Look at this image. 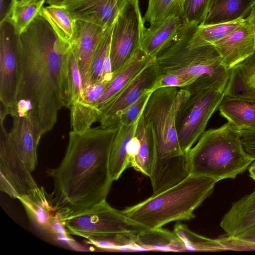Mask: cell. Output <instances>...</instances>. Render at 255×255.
<instances>
[{"label": "cell", "instance_id": "obj_1", "mask_svg": "<svg viewBox=\"0 0 255 255\" xmlns=\"http://www.w3.org/2000/svg\"><path fill=\"white\" fill-rule=\"evenodd\" d=\"M17 40L21 72L15 116L29 114L42 137L55 125L59 110L71 105L68 80L71 45L40 13L18 34Z\"/></svg>", "mask_w": 255, "mask_h": 255}, {"label": "cell", "instance_id": "obj_2", "mask_svg": "<svg viewBox=\"0 0 255 255\" xmlns=\"http://www.w3.org/2000/svg\"><path fill=\"white\" fill-rule=\"evenodd\" d=\"M118 126L69 132L64 156L52 172V203L59 221L106 200L113 182L109 158Z\"/></svg>", "mask_w": 255, "mask_h": 255}, {"label": "cell", "instance_id": "obj_3", "mask_svg": "<svg viewBox=\"0 0 255 255\" xmlns=\"http://www.w3.org/2000/svg\"><path fill=\"white\" fill-rule=\"evenodd\" d=\"M187 94L184 87L179 90L177 87L157 89L151 93L142 113L156 137L149 177L155 193L166 190L190 174L187 154L180 146L176 127L179 108Z\"/></svg>", "mask_w": 255, "mask_h": 255}, {"label": "cell", "instance_id": "obj_4", "mask_svg": "<svg viewBox=\"0 0 255 255\" xmlns=\"http://www.w3.org/2000/svg\"><path fill=\"white\" fill-rule=\"evenodd\" d=\"M217 183L211 178L190 174L178 183L123 212L148 229L171 222L190 220L195 217L194 211L212 194Z\"/></svg>", "mask_w": 255, "mask_h": 255}, {"label": "cell", "instance_id": "obj_5", "mask_svg": "<svg viewBox=\"0 0 255 255\" xmlns=\"http://www.w3.org/2000/svg\"><path fill=\"white\" fill-rule=\"evenodd\" d=\"M190 174L217 182L235 179L255 160L244 149L239 131L229 122L205 130L187 153Z\"/></svg>", "mask_w": 255, "mask_h": 255}, {"label": "cell", "instance_id": "obj_6", "mask_svg": "<svg viewBox=\"0 0 255 255\" xmlns=\"http://www.w3.org/2000/svg\"><path fill=\"white\" fill-rule=\"evenodd\" d=\"M60 222L68 232L113 251H135L137 235L146 229L106 200L70 215Z\"/></svg>", "mask_w": 255, "mask_h": 255}, {"label": "cell", "instance_id": "obj_7", "mask_svg": "<svg viewBox=\"0 0 255 255\" xmlns=\"http://www.w3.org/2000/svg\"><path fill=\"white\" fill-rule=\"evenodd\" d=\"M231 70L219 77H200L184 87L188 94L179 108L176 127L180 146L185 154L205 131L226 96Z\"/></svg>", "mask_w": 255, "mask_h": 255}, {"label": "cell", "instance_id": "obj_8", "mask_svg": "<svg viewBox=\"0 0 255 255\" xmlns=\"http://www.w3.org/2000/svg\"><path fill=\"white\" fill-rule=\"evenodd\" d=\"M199 25L183 21L176 39L154 60L160 73L177 75L195 81L204 76L219 77L228 69L213 44L194 38Z\"/></svg>", "mask_w": 255, "mask_h": 255}, {"label": "cell", "instance_id": "obj_9", "mask_svg": "<svg viewBox=\"0 0 255 255\" xmlns=\"http://www.w3.org/2000/svg\"><path fill=\"white\" fill-rule=\"evenodd\" d=\"M144 21L139 0H127L114 22L110 45L112 72L119 70L139 49Z\"/></svg>", "mask_w": 255, "mask_h": 255}, {"label": "cell", "instance_id": "obj_10", "mask_svg": "<svg viewBox=\"0 0 255 255\" xmlns=\"http://www.w3.org/2000/svg\"><path fill=\"white\" fill-rule=\"evenodd\" d=\"M18 34L9 19L0 23V102L7 115L14 117L21 64Z\"/></svg>", "mask_w": 255, "mask_h": 255}, {"label": "cell", "instance_id": "obj_11", "mask_svg": "<svg viewBox=\"0 0 255 255\" xmlns=\"http://www.w3.org/2000/svg\"><path fill=\"white\" fill-rule=\"evenodd\" d=\"M3 124L0 121V189L11 198L17 199L32 193L39 187L12 146Z\"/></svg>", "mask_w": 255, "mask_h": 255}, {"label": "cell", "instance_id": "obj_12", "mask_svg": "<svg viewBox=\"0 0 255 255\" xmlns=\"http://www.w3.org/2000/svg\"><path fill=\"white\" fill-rule=\"evenodd\" d=\"M159 72L154 61L98 109V121L103 128L116 127L122 113L146 91H151ZM152 92V91H151Z\"/></svg>", "mask_w": 255, "mask_h": 255}, {"label": "cell", "instance_id": "obj_13", "mask_svg": "<svg viewBox=\"0 0 255 255\" xmlns=\"http://www.w3.org/2000/svg\"><path fill=\"white\" fill-rule=\"evenodd\" d=\"M107 28L92 22L76 20L75 33L71 47L77 59L83 90L89 86L93 61Z\"/></svg>", "mask_w": 255, "mask_h": 255}, {"label": "cell", "instance_id": "obj_14", "mask_svg": "<svg viewBox=\"0 0 255 255\" xmlns=\"http://www.w3.org/2000/svg\"><path fill=\"white\" fill-rule=\"evenodd\" d=\"M127 0H67L64 6L76 19L112 26Z\"/></svg>", "mask_w": 255, "mask_h": 255}, {"label": "cell", "instance_id": "obj_15", "mask_svg": "<svg viewBox=\"0 0 255 255\" xmlns=\"http://www.w3.org/2000/svg\"><path fill=\"white\" fill-rule=\"evenodd\" d=\"M213 45L224 65L228 69H231L254 53L255 33L252 25L246 19L242 25Z\"/></svg>", "mask_w": 255, "mask_h": 255}, {"label": "cell", "instance_id": "obj_16", "mask_svg": "<svg viewBox=\"0 0 255 255\" xmlns=\"http://www.w3.org/2000/svg\"><path fill=\"white\" fill-rule=\"evenodd\" d=\"M156 137L151 125L142 114L128 147L129 167L150 177L154 162Z\"/></svg>", "mask_w": 255, "mask_h": 255}, {"label": "cell", "instance_id": "obj_17", "mask_svg": "<svg viewBox=\"0 0 255 255\" xmlns=\"http://www.w3.org/2000/svg\"><path fill=\"white\" fill-rule=\"evenodd\" d=\"M41 137L29 114L14 117L8 138L16 153L31 172L37 164V150Z\"/></svg>", "mask_w": 255, "mask_h": 255}, {"label": "cell", "instance_id": "obj_18", "mask_svg": "<svg viewBox=\"0 0 255 255\" xmlns=\"http://www.w3.org/2000/svg\"><path fill=\"white\" fill-rule=\"evenodd\" d=\"M183 25L181 18L169 16L153 26L143 27L140 48L155 58L178 37Z\"/></svg>", "mask_w": 255, "mask_h": 255}, {"label": "cell", "instance_id": "obj_19", "mask_svg": "<svg viewBox=\"0 0 255 255\" xmlns=\"http://www.w3.org/2000/svg\"><path fill=\"white\" fill-rule=\"evenodd\" d=\"M154 60V58L147 55L140 48L138 49L119 70L113 73V79L94 103V108L98 112L100 107L124 88L146 67L152 63Z\"/></svg>", "mask_w": 255, "mask_h": 255}, {"label": "cell", "instance_id": "obj_20", "mask_svg": "<svg viewBox=\"0 0 255 255\" xmlns=\"http://www.w3.org/2000/svg\"><path fill=\"white\" fill-rule=\"evenodd\" d=\"M255 225V190L237 201L220 223L227 236L235 237Z\"/></svg>", "mask_w": 255, "mask_h": 255}, {"label": "cell", "instance_id": "obj_21", "mask_svg": "<svg viewBox=\"0 0 255 255\" xmlns=\"http://www.w3.org/2000/svg\"><path fill=\"white\" fill-rule=\"evenodd\" d=\"M17 199L23 205L28 218L37 229L44 232L50 231L56 216H52L55 212L54 208L42 188Z\"/></svg>", "mask_w": 255, "mask_h": 255}, {"label": "cell", "instance_id": "obj_22", "mask_svg": "<svg viewBox=\"0 0 255 255\" xmlns=\"http://www.w3.org/2000/svg\"><path fill=\"white\" fill-rule=\"evenodd\" d=\"M141 115L131 125L119 124L117 127L109 158L110 173L113 181L118 180L124 171L129 167L128 145L135 133Z\"/></svg>", "mask_w": 255, "mask_h": 255}, {"label": "cell", "instance_id": "obj_23", "mask_svg": "<svg viewBox=\"0 0 255 255\" xmlns=\"http://www.w3.org/2000/svg\"><path fill=\"white\" fill-rule=\"evenodd\" d=\"M136 251L186 252L183 242L174 232L162 227L140 232L134 242Z\"/></svg>", "mask_w": 255, "mask_h": 255}, {"label": "cell", "instance_id": "obj_24", "mask_svg": "<svg viewBox=\"0 0 255 255\" xmlns=\"http://www.w3.org/2000/svg\"><path fill=\"white\" fill-rule=\"evenodd\" d=\"M218 110L239 131L255 128V101L225 96Z\"/></svg>", "mask_w": 255, "mask_h": 255}, {"label": "cell", "instance_id": "obj_25", "mask_svg": "<svg viewBox=\"0 0 255 255\" xmlns=\"http://www.w3.org/2000/svg\"><path fill=\"white\" fill-rule=\"evenodd\" d=\"M255 0H216L202 25H208L244 18L250 13Z\"/></svg>", "mask_w": 255, "mask_h": 255}, {"label": "cell", "instance_id": "obj_26", "mask_svg": "<svg viewBox=\"0 0 255 255\" xmlns=\"http://www.w3.org/2000/svg\"><path fill=\"white\" fill-rule=\"evenodd\" d=\"M40 13L50 23L58 36L71 45L74 38L76 20L64 6L48 5L43 6Z\"/></svg>", "mask_w": 255, "mask_h": 255}, {"label": "cell", "instance_id": "obj_27", "mask_svg": "<svg viewBox=\"0 0 255 255\" xmlns=\"http://www.w3.org/2000/svg\"><path fill=\"white\" fill-rule=\"evenodd\" d=\"M185 0H148L144 22L153 26L169 16L182 18Z\"/></svg>", "mask_w": 255, "mask_h": 255}, {"label": "cell", "instance_id": "obj_28", "mask_svg": "<svg viewBox=\"0 0 255 255\" xmlns=\"http://www.w3.org/2000/svg\"><path fill=\"white\" fill-rule=\"evenodd\" d=\"M173 232L183 242L187 251H226L218 239H211L198 235L191 231L186 225L176 224Z\"/></svg>", "mask_w": 255, "mask_h": 255}, {"label": "cell", "instance_id": "obj_29", "mask_svg": "<svg viewBox=\"0 0 255 255\" xmlns=\"http://www.w3.org/2000/svg\"><path fill=\"white\" fill-rule=\"evenodd\" d=\"M246 18L208 25H198L195 39L202 43L213 44L224 38L246 22Z\"/></svg>", "mask_w": 255, "mask_h": 255}, {"label": "cell", "instance_id": "obj_30", "mask_svg": "<svg viewBox=\"0 0 255 255\" xmlns=\"http://www.w3.org/2000/svg\"><path fill=\"white\" fill-rule=\"evenodd\" d=\"M45 3V1H42L21 3L15 0L9 20L17 34L23 31L33 20L40 13Z\"/></svg>", "mask_w": 255, "mask_h": 255}, {"label": "cell", "instance_id": "obj_31", "mask_svg": "<svg viewBox=\"0 0 255 255\" xmlns=\"http://www.w3.org/2000/svg\"><path fill=\"white\" fill-rule=\"evenodd\" d=\"M113 25L106 29L97 49L91 68L89 85L103 81L105 62L110 54Z\"/></svg>", "mask_w": 255, "mask_h": 255}, {"label": "cell", "instance_id": "obj_32", "mask_svg": "<svg viewBox=\"0 0 255 255\" xmlns=\"http://www.w3.org/2000/svg\"><path fill=\"white\" fill-rule=\"evenodd\" d=\"M226 96L255 101V87L246 84L236 66L232 68Z\"/></svg>", "mask_w": 255, "mask_h": 255}, {"label": "cell", "instance_id": "obj_33", "mask_svg": "<svg viewBox=\"0 0 255 255\" xmlns=\"http://www.w3.org/2000/svg\"><path fill=\"white\" fill-rule=\"evenodd\" d=\"M225 250H255V225L235 237L218 239Z\"/></svg>", "mask_w": 255, "mask_h": 255}, {"label": "cell", "instance_id": "obj_34", "mask_svg": "<svg viewBox=\"0 0 255 255\" xmlns=\"http://www.w3.org/2000/svg\"><path fill=\"white\" fill-rule=\"evenodd\" d=\"M68 80L72 105L82 99L83 88L77 59L71 47L68 60Z\"/></svg>", "mask_w": 255, "mask_h": 255}, {"label": "cell", "instance_id": "obj_35", "mask_svg": "<svg viewBox=\"0 0 255 255\" xmlns=\"http://www.w3.org/2000/svg\"><path fill=\"white\" fill-rule=\"evenodd\" d=\"M210 0H185L182 16L183 21L202 25L207 15Z\"/></svg>", "mask_w": 255, "mask_h": 255}, {"label": "cell", "instance_id": "obj_36", "mask_svg": "<svg viewBox=\"0 0 255 255\" xmlns=\"http://www.w3.org/2000/svg\"><path fill=\"white\" fill-rule=\"evenodd\" d=\"M246 18L252 25L255 33V4ZM236 66L246 84L249 86L255 87V49L251 56Z\"/></svg>", "mask_w": 255, "mask_h": 255}, {"label": "cell", "instance_id": "obj_37", "mask_svg": "<svg viewBox=\"0 0 255 255\" xmlns=\"http://www.w3.org/2000/svg\"><path fill=\"white\" fill-rule=\"evenodd\" d=\"M151 91H146L133 104L128 108L120 116L119 125L129 126L139 119L151 95Z\"/></svg>", "mask_w": 255, "mask_h": 255}, {"label": "cell", "instance_id": "obj_38", "mask_svg": "<svg viewBox=\"0 0 255 255\" xmlns=\"http://www.w3.org/2000/svg\"><path fill=\"white\" fill-rule=\"evenodd\" d=\"M194 81L182 76L168 73H160L152 85L151 91L162 87H185Z\"/></svg>", "mask_w": 255, "mask_h": 255}, {"label": "cell", "instance_id": "obj_39", "mask_svg": "<svg viewBox=\"0 0 255 255\" xmlns=\"http://www.w3.org/2000/svg\"><path fill=\"white\" fill-rule=\"evenodd\" d=\"M239 133L244 149L255 160V128L240 130Z\"/></svg>", "mask_w": 255, "mask_h": 255}, {"label": "cell", "instance_id": "obj_40", "mask_svg": "<svg viewBox=\"0 0 255 255\" xmlns=\"http://www.w3.org/2000/svg\"><path fill=\"white\" fill-rule=\"evenodd\" d=\"M15 0H0V23L9 19Z\"/></svg>", "mask_w": 255, "mask_h": 255}, {"label": "cell", "instance_id": "obj_41", "mask_svg": "<svg viewBox=\"0 0 255 255\" xmlns=\"http://www.w3.org/2000/svg\"><path fill=\"white\" fill-rule=\"evenodd\" d=\"M67 0H47L46 3L48 5L62 6Z\"/></svg>", "mask_w": 255, "mask_h": 255}, {"label": "cell", "instance_id": "obj_42", "mask_svg": "<svg viewBox=\"0 0 255 255\" xmlns=\"http://www.w3.org/2000/svg\"><path fill=\"white\" fill-rule=\"evenodd\" d=\"M250 176L255 181V160L249 167Z\"/></svg>", "mask_w": 255, "mask_h": 255}, {"label": "cell", "instance_id": "obj_43", "mask_svg": "<svg viewBox=\"0 0 255 255\" xmlns=\"http://www.w3.org/2000/svg\"><path fill=\"white\" fill-rule=\"evenodd\" d=\"M19 2L21 3H25L31 2H38L44 1L46 2L47 0H17Z\"/></svg>", "mask_w": 255, "mask_h": 255}, {"label": "cell", "instance_id": "obj_44", "mask_svg": "<svg viewBox=\"0 0 255 255\" xmlns=\"http://www.w3.org/2000/svg\"><path fill=\"white\" fill-rule=\"evenodd\" d=\"M215 0H210V3H209V8H208V10H209V8L210 7V6H211V5L214 2V1Z\"/></svg>", "mask_w": 255, "mask_h": 255}]
</instances>
